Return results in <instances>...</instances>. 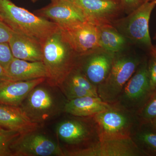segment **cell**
Returning a JSON list of instances; mask_svg holds the SVG:
<instances>
[{
  "label": "cell",
  "instance_id": "obj_13",
  "mask_svg": "<svg viewBox=\"0 0 156 156\" xmlns=\"http://www.w3.org/2000/svg\"><path fill=\"white\" fill-rule=\"evenodd\" d=\"M37 12L39 16L50 20L61 28L88 21L83 11L73 0H58Z\"/></svg>",
  "mask_w": 156,
  "mask_h": 156
},
{
  "label": "cell",
  "instance_id": "obj_22",
  "mask_svg": "<svg viewBox=\"0 0 156 156\" xmlns=\"http://www.w3.org/2000/svg\"><path fill=\"white\" fill-rule=\"evenodd\" d=\"M136 115L140 123L153 124L156 121V89L152 91Z\"/></svg>",
  "mask_w": 156,
  "mask_h": 156
},
{
  "label": "cell",
  "instance_id": "obj_6",
  "mask_svg": "<svg viewBox=\"0 0 156 156\" xmlns=\"http://www.w3.org/2000/svg\"><path fill=\"white\" fill-rule=\"evenodd\" d=\"M41 84L31 91L20 106L30 119L37 124L44 122L64 111L66 102L58 100L52 89Z\"/></svg>",
  "mask_w": 156,
  "mask_h": 156
},
{
  "label": "cell",
  "instance_id": "obj_3",
  "mask_svg": "<svg viewBox=\"0 0 156 156\" xmlns=\"http://www.w3.org/2000/svg\"><path fill=\"white\" fill-rule=\"evenodd\" d=\"M143 58L127 50L114 54L107 78L97 87L99 97L106 103H115L124 86L135 72Z\"/></svg>",
  "mask_w": 156,
  "mask_h": 156
},
{
  "label": "cell",
  "instance_id": "obj_8",
  "mask_svg": "<svg viewBox=\"0 0 156 156\" xmlns=\"http://www.w3.org/2000/svg\"><path fill=\"white\" fill-rule=\"evenodd\" d=\"M151 92L147 59L144 58L134 74L124 86L115 103L136 114Z\"/></svg>",
  "mask_w": 156,
  "mask_h": 156
},
{
  "label": "cell",
  "instance_id": "obj_11",
  "mask_svg": "<svg viewBox=\"0 0 156 156\" xmlns=\"http://www.w3.org/2000/svg\"><path fill=\"white\" fill-rule=\"evenodd\" d=\"M64 152L66 156H145L131 138L100 140L92 146Z\"/></svg>",
  "mask_w": 156,
  "mask_h": 156
},
{
  "label": "cell",
  "instance_id": "obj_34",
  "mask_svg": "<svg viewBox=\"0 0 156 156\" xmlns=\"http://www.w3.org/2000/svg\"><path fill=\"white\" fill-rule=\"evenodd\" d=\"M39 0H31L32 2H37V1H38Z\"/></svg>",
  "mask_w": 156,
  "mask_h": 156
},
{
  "label": "cell",
  "instance_id": "obj_29",
  "mask_svg": "<svg viewBox=\"0 0 156 156\" xmlns=\"http://www.w3.org/2000/svg\"><path fill=\"white\" fill-rule=\"evenodd\" d=\"M13 30L5 23L0 20V43H9Z\"/></svg>",
  "mask_w": 156,
  "mask_h": 156
},
{
  "label": "cell",
  "instance_id": "obj_10",
  "mask_svg": "<svg viewBox=\"0 0 156 156\" xmlns=\"http://www.w3.org/2000/svg\"><path fill=\"white\" fill-rule=\"evenodd\" d=\"M70 46L79 57L102 49L97 26L89 21L60 27Z\"/></svg>",
  "mask_w": 156,
  "mask_h": 156
},
{
  "label": "cell",
  "instance_id": "obj_37",
  "mask_svg": "<svg viewBox=\"0 0 156 156\" xmlns=\"http://www.w3.org/2000/svg\"><path fill=\"white\" fill-rule=\"evenodd\" d=\"M5 129V128H1L0 127V131H2V130H3V129Z\"/></svg>",
  "mask_w": 156,
  "mask_h": 156
},
{
  "label": "cell",
  "instance_id": "obj_17",
  "mask_svg": "<svg viewBox=\"0 0 156 156\" xmlns=\"http://www.w3.org/2000/svg\"><path fill=\"white\" fill-rule=\"evenodd\" d=\"M9 44L14 58L30 62L43 61V45L13 31Z\"/></svg>",
  "mask_w": 156,
  "mask_h": 156
},
{
  "label": "cell",
  "instance_id": "obj_20",
  "mask_svg": "<svg viewBox=\"0 0 156 156\" xmlns=\"http://www.w3.org/2000/svg\"><path fill=\"white\" fill-rule=\"evenodd\" d=\"M101 48L107 52L115 54L127 50L131 43L112 25L97 26Z\"/></svg>",
  "mask_w": 156,
  "mask_h": 156
},
{
  "label": "cell",
  "instance_id": "obj_7",
  "mask_svg": "<svg viewBox=\"0 0 156 156\" xmlns=\"http://www.w3.org/2000/svg\"><path fill=\"white\" fill-rule=\"evenodd\" d=\"M77 117L62 121L56 128L59 139L74 147L69 151L92 146L100 140L93 116Z\"/></svg>",
  "mask_w": 156,
  "mask_h": 156
},
{
  "label": "cell",
  "instance_id": "obj_33",
  "mask_svg": "<svg viewBox=\"0 0 156 156\" xmlns=\"http://www.w3.org/2000/svg\"><path fill=\"white\" fill-rule=\"evenodd\" d=\"M0 20H1V21H3L2 17L1 14H0Z\"/></svg>",
  "mask_w": 156,
  "mask_h": 156
},
{
  "label": "cell",
  "instance_id": "obj_12",
  "mask_svg": "<svg viewBox=\"0 0 156 156\" xmlns=\"http://www.w3.org/2000/svg\"><path fill=\"white\" fill-rule=\"evenodd\" d=\"M87 17L97 26L112 25L120 18L122 10L118 0H73Z\"/></svg>",
  "mask_w": 156,
  "mask_h": 156
},
{
  "label": "cell",
  "instance_id": "obj_38",
  "mask_svg": "<svg viewBox=\"0 0 156 156\" xmlns=\"http://www.w3.org/2000/svg\"><path fill=\"white\" fill-rule=\"evenodd\" d=\"M118 1H119V0H118Z\"/></svg>",
  "mask_w": 156,
  "mask_h": 156
},
{
  "label": "cell",
  "instance_id": "obj_26",
  "mask_svg": "<svg viewBox=\"0 0 156 156\" xmlns=\"http://www.w3.org/2000/svg\"><path fill=\"white\" fill-rule=\"evenodd\" d=\"M149 53L147 59L148 73L151 91L156 89V50L153 48Z\"/></svg>",
  "mask_w": 156,
  "mask_h": 156
},
{
  "label": "cell",
  "instance_id": "obj_15",
  "mask_svg": "<svg viewBox=\"0 0 156 156\" xmlns=\"http://www.w3.org/2000/svg\"><path fill=\"white\" fill-rule=\"evenodd\" d=\"M46 79L27 81L7 80L0 83V105L20 107L31 91Z\"/></svg>",
  "mask_w": 156,
  "mask_h": 156
},
{
  "label": "cell",
  "instance_id": "obj_32",
  "mask_svg": "<svg viewBox=\"0 0 156 156\" xmlns=\"http://www.w3.org/2000/svg\"><path fill=\"white\" fill-rule=\"evenodd\" d=\"M153 124L155 128H156V120L153 123Z\"/></svg>",
  "mask_w": 156,
  "mask_h": 156
},
{
  "label": "cell",
  "instance_id": "obj_1",
  "mask_svg": "<svg viewBox=\"0 0 156 156\" xmlns=\"http://www.w3.org/2000/svg\"><path fill=\"white\" fill-rule=\"evenodd\" d=\"M43 52V62L48 73L47 83L50 87L61 88L80 57L70 46L59 27L45 41Z\"/></svg>",
  "mask_w": 156,
  "mask_h": 156
},
{
  "label": "cell",
  "instance_id": "obj_27",
  "mask_svg": "<svg viewBox=\"0 0 156 156\" xmlns=\"http://www.w3.org/2000/svg\"><path fill=\"white\" fill-rule=\"evenodd\" d=\"M14 58L9 43H0V65L6 70Z\"/></svg>",
  "mask_w": 156,
  "mask_h": 156
},
{
  "label": "cell",
  "instance_id": "obj_9",
  "mask_svg": "<svg viewBox=\"0 0 156 156\" xmlns=\"http://www.w3.org/2000/svg\"><path fill=\"white\" fill-rule=\"evenodd\" d=\"M12 156H64V151L52 139L35 131L20 135L10 147Z\"/></svg>",
  "mask_w": 156,
  "mask_h": 156
},
{
  "label": "cell",
  "instance_id": "obj_35",
  "mask_svg": "<svg viewBox=\"0 0 156 156\" xmlns=\"http://www.w3.org/2000/svg\"><path fill=\"white\" fill-rule=\"evenodd\" d=\"M155 39H156V34H155V35L154 38ZM154 49H155L156 50V46H154Z\"/></svg>",
  "mask_w": 156,
  "mask_h": 156
},
{
  "label": "cell",
  "instance_id": "obj_30",
  "mask_svg": "<svg viewBox=\"0 0 156 156\" xmlns=\"http://www.w3.org/2000/svg\"><path fill=\"white\" fill-rule=\"evenodd\" d=\"M7 80H10V78L7 75L6 70L0 65V83Z\"/></svg>",
  "mask_w": 156,
  "mask_h": 156
},
{
  "label": "cell",
  "instance_id": "obj_4",
  "mask_svg": "<svg viewBox=\"0 0 156 156\" xmlns=\"http://www.w3.org/2000/svg\"><path fill=\"white\" fill-rule=\"evenodd\" d=\"M100 140L131 138L140 122L136 113L116 103L93 116Z\"/></svg>",
  "mask_w": 156,
  "mask_h": 156
},
{
  "label": "cell",
  "instance_id": "obj_5",
  "mask_svg": "<svg viewBox=\"0 0 156 156\" xmlns=\"http://www.w3.org/2000/svg\"><path fill=\"white\" fill-rule=\"evenodd\" d=\"M156 6V0L143 3L126 17H120L112 25L131 44L150 52L154 48L149 30L151 14Z\"/></svg>",
  "mask_w": 156,
  "mask_h": 156
},
{
  "label": "cell",
  "instance_id": "obj_28",
  "mask_svg": "<svg viewBox=\"0 0 156 156\" xmlns=\"http://www.w3.org/2000/svg\"><path fill=\"white\" fill-rule=\"evenodd\" d=\"M123 12L128 14L137 9L143 4L142 0H119Z\"/></svg>",
  "mask_w": 156,
  "mask_h": 156
},
{
  "label": "cell",
  "instance_id": "obj_21",
  "mask_svg": "<svg viewBox=\"0 0 156 156\" xmlns=\"http://www.w3.org/2000/svg\"><path fill=\"white\" fill-rule=\"evenodd\" d=\"M145 156H156V128L151 123H140L131 136Z\"/></svg>",
  "mask_w": 156,
  "mask_h": 156
},
{
  "label": "cell",
  "instance_id": "obj_36",
  "mask_svg": "<svg viewBox=\"0 0 156 156\" xmlns=\"http://www.w3.org/2000/svg\"><path fill=\"white\" fill-rule=\"evenodd\" d=\"M51 2H56V1H58V0H51Z\"/></svg>",
  "mask_w": 156,
  "mask_h": 156
},
{
  "label": "cell",
  "instance_id": "obj_2",
  "mask_svg": "<svg viewBox=\"0 0 156 156\" xmlns=\"http://www.w3.org/2000/svg\"><path fill=\"white\" fill-rule=\"evenodd\" d=\"M0 14L3 22L13 31L42 45L58 27L53 21L16 6L11 0H0Z\"/></svg>",
  "mask_w": 156,
  "mask_h": 156
},
{
  "label": "cell",
  "instance_id": "obj_24",
  "mask_svg": "<svg viewBox=\"0 0 156 156\" xmlns=\"http://www.w3.org/2000/svg\"><path fill=\"white\" fill-rule=\"evenodd\" d=\"M20 135L18 132L8 129L0 131V156H12L10 147Z\"/></svg>",
  "mask_w": 156,
  "mask_h": 156
},
{
  "label": "cell",
  "instance_id": "obj_18",
  "mask_svg": "<svg viewBox=\"0 0 156 156\" xmlns=\"http://www.w3.org/2000/svg\"><path fill=\"white\" fill-rule=\"evenodd\" d=\"M10 80L27 81L47 79V69L43 61L30 62L14 58L6 69Z\"/></svg>",
  "mask_w": 156,
  "mask_h": 156
},
{
  "label": "cell",
  "instance_id": "obj_14",
  "mask_svg": "<svg viewBox=\"0 0 156 156\" xmlns=\"http://www.w3.org/2000/svg\"><path fill=\"white\" fill-rule=\"evenodd\" d=\"M114 56V54L100 49L80 57L78 66L87 79L97 88L107 78Z\"/></svg>",
  "mask_w": 156,
  "mask_h": 156
},
{
  "label": "cell",
  "instance_id": "obj_23",
  "mask_svg": "<svg viewBox=\"0 0 156 156\" xmlns=\"http://www.w3.org/2000/svg\"><path fill=\"white\" fill-rule=\"evenodd\" d=\"M65 81L88 90L98 96L97 87L93 85L87 79L80 68L78 66V63L70 73Z\"/></svg>",
  "mask_w": 156,
  "mask_h": 156
},
{
  "label": "cell",
  "instance_id": "obj_19",
  "mask_svg": "<svg viewBox=\"0 0 156 156\" xmlns=\"http://www.w3.org/2000/svg\"><path fill=\"white\" fill-rule=\"evenodd\" d=\"M110 104L103 101L100 98L88 96L67 100L64 112L73 116H93L105 110Z\"/></svg>",
  "mask_w": 156,
  "mask_h": 156
},
{
  "label": "cell",
  "instance_id": "obj_16",
  "mask_svg": "<svg viewBox=\"0 0 156 156\" xmlns=\"http://www.w3.org/2000/svg\"><path fill=\"white\" fill-rule=\"evenodd\" d=\"M39 124L34 122L20 107L0 105V127L16 131L20 135L37 131Z\"/></svg>",
  "mask_w": 156,
  "mask_h": 156
},
{
  "label": "cell",
  "instance_id": "obj_25",
  "mask_svg": "<svg viewBox=\"0 0 156 156\" xmlns=\"http://www.w3.org/2000/svg\"><path fill=\"white\" fill-rule=\"evenodd\" d=\"M60 89H62L66 96L67 100H70L85 96L98 97L94 93L66 81H65Z\"/></svg>",
  "mask_w": 156,
  "mask_h": 156
},
{
  "label": "cell",
  "instance_id": "obj_31",
  "mask_svg": "<svg viewBox=\"0 0 156 156\" xmlns=\"http://www.w3.org/2000/svg\"><path fill=\"white\" fill-rule=\"evenodd\" d=\"M152 1V0H142L143 3L145 2H150V1Z\"/></svg>",
  "mask_w": 156,
  "mask_h": 156
}]
</instances>
